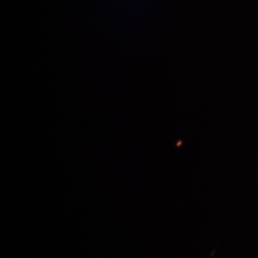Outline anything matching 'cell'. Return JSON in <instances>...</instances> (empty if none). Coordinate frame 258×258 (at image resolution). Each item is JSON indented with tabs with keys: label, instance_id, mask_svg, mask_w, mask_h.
I'll use <instances>...</instances> for the list:
<instances>
[]
</instances>
